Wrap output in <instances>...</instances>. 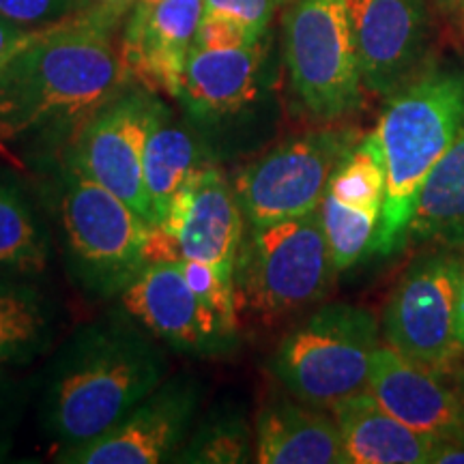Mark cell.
<instances>
[{
  "instance_id": "obj_1",
  "label": "cell",
  "mask_w": 464,
  "mask_h": 464,
  "mask_svg": "<svg viewBox=\"0 0 464 464\" xmlns=\"http://www.w3.org/2000/svg\"><path fill=\"white\" fill-rule=\"evenodd\" d=\"M127 84L112 33L73 17L45 28L0 67V153L50 166Z\"/></svg>"
},
{
  "instance_id": "obj_2",
  "label": "cell",
  "mask_w": 464,
  "mask_h": 464,
  "mask_svg": "<svg viewBox=\"0 0 464 464\" xmlns=\"http://www.w3.org/2000/svg\"><path fill=\"white\" fill-rule=\"evenodd\" d=\"M160 340L125 312L78 327L50 359L39 421L58 451L112 430L168 379Z\"/></svg>"
},
{
  "instance_id": "obj_3",
  "label": "cell",
  "mask_w": 464,
  "mask_h": 464,
  "mask_svg": "<svg viewBox=\"0 0 464 464\" xmlns=\"http://www.w3.org/2000/svg\"><path fill=\"white\" fill-rule=\"evenodd\" d=\"M464 131V69L426 65L385 97L376 138L387 168L374 252L390 256L409 241L421 188Z\"/></svg>"
},
{
  "instance_id": "obj_4",
  "label": "cell",
  "mask_w": 464,
  "mask_h": 464,
  "mask_svg": "<svg viewBox=\"0 0 464 464\" xmlns=\"http://www.w3.org/2000/svg\"><path fill=\"white\" fill-rule=\"evenodd\" d=\"M63 256L75 286L92 299L119 297L147 266L150 226L133 208L67 161L50 166Z\"/></svg>"
},
{
  "instance_id": "obj_5",
  "label": "cell",
  "mask_w": 464,
  "mask_h": 464,
  "mask_svg": "<svg viewBox=\"0 0 464 464\" xmlns=\"http://www.w3.org/2000/svg\"><path fill=\"white\" fill-rule=\"evenodd\" d=\"M335 276L321 211L246 226L235 265L239 318L266 324L305 310L327 297Z\"/></svg>"
},
{
  "instance_id": "obj_6",
  "label": "cell",
  "mask_w": 464,
  "mask_h": 464,
  "mask_svg": "<svg viewBox=\"0 0 464 464\" xmlns=\"http://www.w3.org/2000/svg\"><path fill=\"white\" fill-rule=\"evenodd\" d=\"M381 338L379 318L368 307L321 305L284 334L271 372L293 398L332 411L368 387Z\"/></svg>"
},
{
  "instance_id": "obj_7",
  "label": "cell",
  "mask_w": 464,
  "mask_h": 464,
  "mask_svg": "<svg viewBox=\"0 0 464 464\" xmlns=\"http://www.w3.org/2000/svg\"><path fill=\"white\" fill-rule=\"evenodd\" d=\"M284 61L295 100L318 125H340L362 110L346 0H295L284 15Z\"/></svg>"
},
{
  "instance_id": "obj_8",
  "label": "cell",
  "mask_w": 464,
  "mask_h": 464,
  "mask_svg": "<svg viewBox=\"0 0 464 464\" xmlns=\"http://www.w3.org/2000/svg\"><path fill=\"white\" fill-rule=\"evenodd\" d=\"M359 142L351 127L321 125L290 136L237 170L235 185L246 226H266L318 211L332 174Z\"/></svg>"
},
{
  "instance_id": "obj_9",
  "label": "cell",
  "mask_w": 464,
  "mask_h": 464,
  "mask_svg": "<svg viewBox=\"0 0 464 464\" xmlns=\"http://www.w3.org/2000/svg\"><path fill=\"white\" fill-rule=\"evenodd\" d=\"M460 274L462 260L450 247L420 254L406 266L382 307L385 344L437 372H450L464 353L456 332Z\"/></svg>"
},
{
  "instance_id": "obj_10",
  "label": "cell",
  "mask_w": 464,
  "mask_h": 464,
  "mask_svg": "<svg viewBox=\"0 0 464 464\" xmlns=\"http://www.w3.org/2000/svg\"><path fill=\"white\" fill-rule=\"evenodd\" d=\"M155 95L140 84H127L86 121L58 158L119 196L150 228L158 226L144 185V144Z\"/></svg>"
},
{
  "instance_id": "obj_11",
  "label": "cell",
  "mask_w": 464,
  "mask_h": 464,
  "mask_svg": "<svg viewBox=\"0 0 464 464\" xmlns=\"http://www.w3.org/2000/svg\"><path fill=\"white\" fill-rule=\"evenodd\" d=\"M119 310L181 355L226 359L241 348V329L224 323L191 290L181 258L144 266L119 295Z\"/></svg>"
},
{
  "instance_id": "obj_12",
  "label": "cell",
  "mask_w": 464,
  "mask_h": 464,
  "mask_svg": "<svg viewBox=\"0 0 464 464\" xmlns=\"http://www.w3.org/2000/svg\"><path fill=\"white\" fill-rule=\"evenodd\" d=\"M265 45L189 52L177 102L211 142L218 158L232 153L265 97Z\"/></svg>"
},
{
  "instance_id": "obj_13",
  "label": "cell",
  "mask_w": 464,
  "mask_h": 464,
  "mask_svg": "<svg viewBox=\"0 0 464 464\" xmlns=\"http://www.w3.org/2000/svg\"><path fill=\"white\" fill-rule=\"evenodd\" d=\"M205 387L194 376L166 379L123 421L80 448L56 451L65 464L170 462L194 426Z\"/></svg>"
},
{
  "instance_id": "obj_14",
  "label": "cell",
  "mask_w": 464,
  "mask_h": 464,
  "mask_svg": "<svg viewBox=\"0 0 464 464\" xmlns=\"http://www.w3.org/2000/svg\"><path fill=\"white\" fill-rule=\"evenodd\" d=\"M363 89L387 97L428 65L432 17L426 0H346Z\"/></svg>"
},
{
  "instance_id": "obj_15",
  "label": "cell",
  "mask_w": 464,
  "mask_h": 464,
  "mask_svg": "<svg viewBox=\"0 0 464 464\" xmlns=\"http://www.w3.org/2000/svg\"><path fill=\"white\" fill-rule=\"evenodd\" d=\"M202 17L205 0H161L147 15L127 17L121 42L127 75L144 89L177 100Z\"/></svg>"
},
{
  "instance_id": "obj_16",
  "label": "cell",
  "mask_w": 464,
  "mask_h": 464,
  "mask_svg": "<svg viewBox=\"0 0 464 464\" xmlns=\"http://www.w3.org/2000/svg\"><path fill=\"white\" fill-rule=\"evenodd\" d=\"M365 390L423 437L437 440L464 434V402L445 374L404 357L385 342L376 348Z\"/></svg>"
},
{
  "instance_id": "obj_17",
  "label": "cell",
  "mask_w": 464,
  "mask_h": 464,
  "mask_svg": "<svg viewBox=\"0 0 464 464\" xmlns=\"http://www.w3.org/2000/svg\"><path fill=\"white\" fill-rule=\"evenodd\" d=\"M246 237V218L235 185L219 164L207 166L194 177L188 213L174 241L183 260L213 265L235 280V265Z\"/></svg>"
},
{
  "instance_id": "obj_18",
  "label": "cell",
  "mask_w": 464,
  "mask_h": 464,
  "mask_svg": "<svg viewBox=\"0 0 464 464\" xmlns=\"http://www.w3.org/2000/svg\"><path fill=\"white\" fill-rule=\"evenodd\" d=\"M254 460L260 464H348L332 411L301 400L271 398L254 421Z\"/></svg>"
},
{
  "instance_id": "obj_19",
  "label": "cell",
  "mask_w": 464,
  "mask_h": 464,
  "mask_svg": "<svg viewBox=\"0 0 464 464\" xmlns=\"http://www.w3.org/2000/svg\"><path fill=\"white\" fill-rule=\"evenodd\" d=\"M218 153L188 116L155 95L144 144V185L153 205L155 226H161L168 205L179 189L207 166L218 164Z\"/></svg>"
},
{
  "instance_id": "obj_20",
  "label": "cell",
  "mask_w": 464,
  "mask_h": 464,
  "mask_svg": "<svg viewBox=\"0 0 464 464\" xmlns=\"http://www.w3.org/2000/svg\"><path fill=\"white\" fill-rule=\"evenodd\" d=\"M348 464H426L432 439L409 428L368 390L332 406Z\"/></svg>"
},
{
  "instance_id": "obj_21",
  "label": "cell",
  "mask_w": 464,
  "mask_h": 464,
  "mask_svg": "<svg viewBox=\"0 0 464 464\" xmlns=\"http://www.w3.org/2000/svg\"><path fill=\"white\" fill-rule=\"evenodd\" d=\"M48 295L20 276H0V374L33 363L54 340Z\"/></svg>"
},
{
  "instance_id": "obj_22",
  "label": "cell",
  "mask_w": 464,
  "mask_h": 464,
  "mask_svg": "<svg viewBox=\"0 0 464 464\" xmlns=\"http://www.w3.org/2000/svg\"><path fill=\"white\" fill-rule=\"evenodd\" d=\"M437 247H464V131L423 183L409 241Z\"/></svg>"
},
{
  "instance_id": "obj_23",
  "label": "cell",
  "mask_w": 464,
  "mask_h": 464,
  "mask_svg": "<svg viewBox=\"0 0 464 464\" xmlns=\"http://www.w3.org/2000/svg\"><path fill=\"white\" fill-rule=\"evenodd\" d=\"M48 230L22 185L0 172V276H37L48 266Z\"/></svg>"
},
{
  "instance_id": "obj_24",
  "label": "cell",
  "mask_w": 464,
  "mask_h": 464,
  "mask_svg": "<svg viewBox=\"0 0 464 464\" xmlns=\"http://www.w3.org/2000/svg\"><path fill=\"white\" fill-rule=\"evenodd\" d=\"M254 456V428L235 406L213 409L189 430L174 462L243 464Z\"/></svg>"
},
{
  "instance_id": "obj_25",
  "label": "cell",
  "mask_w": 464,
  "mask_h": 464,
  "mask_svg": "<svg viewBox=\"0 0 464 464\" xmlns=\"http://www.w3.org/2000/svg\"><path fill=\"white\" fill-rule=\"evenodd\" d=\"M318 211H321L323 230L338 274L351 269L363 256L374 252L381 208L353 207L327 194Z\"/></svg>"
},
{
  "instance_id": "obj_26",
  "label": "cell",
  "mask_w": 464,
  "mask_h": 464,
  "mask_svg": "<svg viewBox=\"0 0 464 464\" xmlns=\"http://www.w3.org/2000/svg\"><path fill=\"white\" fill-rule=\"evenodd\" d=\"M387 188V168L376 133L359 138L332 174L327 194L353 207L382 208Z\"/></svg>"
},
{
  "instance_id": "obj_27",
  "label": "cell",
  "mask_w": 464,
  "mask_h": 464,
  "mask_svg": "<svg viewBox=\"0 0 464 464\" xmlns=\"http://www.w3.org/2000/svg\"><path fill=\"white\" fill-rule=\"evenodd\" d=\"M183 276L198 297L211 307L216 314L228 323L230 327L241 329L239 307H237L235 280L224 276L213 265L200 263V260H183Z\"/></svg>"
},
{
  "instance_id": "obj_28",
  "label": "cell",
  "mask_w": 464,
  "mask_h": 464,
  "mask_svg": "<svg viewBox=\"0 0 464 464\" xmlns=\"http://www.w3.org/2000/svg\"><path fill=\"white\" fill-rule=\"evenodd\" d=\"M75 0H0V15L17 24L44 31L72 20Z\"/></svg>"
},
{
  "instance_id": "obj_29",
  "label": "cell",
  "mask_w": 464,
  "mask_h": 464,
  "mask_svg": "<svg viewBox=\"0 0 464 464\" xmlns=\"http://www.w3.org/2000/svg\"><path fill=\"white\" fill-rule=\"evenodd\" d=\"M263 34H258L252 28H247L241 22L230 20L224 15H208L202 17L198 33H196L194 48L202 50H228V48H247L263 42Z\"/></svg>"
},
{
  "instance_id": "obj_30",
  "label": "cell",
  "mask_w": 464,
  "mask_h": 464,
  "mask_svg": "<svg viewBox=\"0 0 464 464\" xmlns=\"http://www.w3.org/2000/svg\"><path fill=\"white\" fill-rule=\"evenodd\" d=\"M282 3L284 0H205V14L230 17L265 37Z\"/></svg>"
},
{
  "instance_id": "obj_31",
  "label": "cell",
  "mask_w": 464,
  "mask_h": 464,
  "mask_svg": "<svg viewBox=\"0 0 464 464\" xmlns=\"http://www.w3.org/2000/svg\"><path fill=\"white\" fill-rule=\"evenodd\" d=\"M136 0H75L73 20L86 22L102 31H119L130 17Z\"/></svg>"
},
{
  "instance_id": "obj_32",
  "label": "cell",
  "mask_w": 464,
  "mask_h": 464,
  "mask_svg": "<svg viewBox=\"0 0 464 464\" xmlns=\"http://www.w3.org/2000/svg\"><path fill=\"white\" fill-rule=\"evenodd\" d=\"M22 409V385L5 372L0 374V454L7 450L9 437Z\"/></svg>"
},
{
  "instance_id": "obj_33",
  "label": "cell",
  "mask_w": 464,
  "mask_h": 464,
  "mask_svg": "<svg viewBox=\"0 0 464 464\" xmlns=\"http://www.w3.org/2000/svg\"><path fill=\"white\" fill-rule=\"evenodd\" d=\"M39 33L42 31H33V28H26L14 20H9V17L0 15V67L9 58H14L22 48H26Z\"/></svg>"
},
{
  "instance_id": "obj_34",
  "label": "cell",
  "mask_w": 464,
  "mask_h": 464,
  "mask_svg": "<svg viewBox=\"0 0 464 464\" xmlns=\"http://www.w3.org/2000/svg\"><path fill=\"white\" fill-rule=\"evenodd\" d=\"M428 464H464V434L432 440Z\"/></svg>"
},
{
  "instance_id": "obj_35",
  "label": "cell",
  "mask_w": 464,
  "mask_h": 464,
  "mask_svg": "<svg viewBox=\"0 0 464 464\" xmlns=\"http://www.w3.org/2000/svg\"><path fill=\"white\" fill-rule=\"evenodd\" d=\"M432 3L451 26L464 34V0H432Z\"/></svg>"
},
{
  "instance_id": "obj_36",
  "label": "cell",
  "mask_w": 464,
  "mask_h": 464,
  "mask_svg": "<svg viewBox=\"0 0 464 464\" xmlns=\"http://www.w3.org/2000/svg\"><path fill=\"white\" fill-rule=\"evenodd\" d=\"M456 332H458V342H460V346H462V351H464V263H462V274H460V286H458Z\"/></svg>"
},
{
  "instance_id": "obj_37",
  "label": "cell",
  "mask_w": 464,
  "mask_h": 464,
  "mask_svg": "<svg viewBox=\"0 0 464 464\" xmlns=\"http://www.w3.org/2000/svg\"><path fill=\"white\" fill-rule=\"evenodd\" d=\"M160 3L161 0H136V5H133L130 15H147L149 11H153Z\"/></svg>"
}]
</instances>
